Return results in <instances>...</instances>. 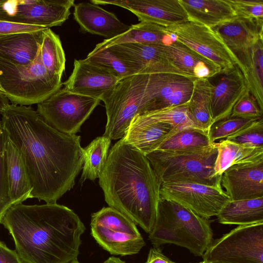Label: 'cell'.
Instances as JSON below:
<instances>
[{"instance_id":"1","label":"cell","mask_w":263,"mask_h":263,"mask_svg":"<svg viewBox=\"0 0 263 263\" xmlns=\"http://www.w3.org/2000/svg\"><path fill=\"white\" fill-rule=\"evenodd\" d=\"M1 114L3 130L24 160L32 187L30 198L57 203L73 188L83 168L80 136L58 131L30 106L9 104Z\"/></svg>"},{"instance_id":"2","label":"cell","mask_w":263,"mask_h":263,"mask_svg":"<svg viewBox=\"0 0 263 263\" xmlns=\"http://www.w3.org/2000/svg\"><path fill=\"white\" fill-rule=\"evenodd\" d=\"M2 224L23 263H69L77 259L85 230L73 210L57 203L13 205Z\"/></svg>"},{"instance_id":"3","label":"cell","mask_w":263,"mask_h":263,"mask_svg":"<svg viewBox=\"0 0 263 263\" xmlns=\"http://www.w3.org/2000/svg\"><path fill=\"white\" fill-rule=\"evenodd\" d=\"M99 179L109 206L149 234L156 219L161 183L146 156L121 139L109 151Z\"/></svg>"},{"instance_id":"4","label":"cell","mask_w":263,"mask_h":263,"mask_svg":"<svg viewBox=\"0 0 263 263\" xmlns=\"http://www.w3.org/2000/svg\"><path fill=\"white\" fill-rule=\"evenodd\" d=\"M213 235L209 219L174 201L160 199L148 239L155 247L172 243L202 256L213 241Z\"/></svg>"},{"instance_id":"5","label":"cell","mask_w":263,"mask_h":263,"mask_svg":"<svg viewBox=\"0 0 263 263\" xmlns=\"http://www.w3.org/2000/svg\"><path fill=\"white\" fill-rule=\"evenodd\" d=\"M217 142L199 148L155 150L146 155L160 182H182L208 185L221 184L215 174Z\"/></svg>"},{"instance_id":"6","label":"cell","mask_w":263,"mask_h":263,"mask_svg":"<svg viewBox=\"0 0 263 263\" xmlns=\"http://www.w3.org/2000/svg\"><path fill=\"white\" fill-rule=\"evenodd\" d=\"M61 80L51 75L43 65L40 51L26 65H17L0 58V85L12 104H39L61 87Z\"/></svg>"},{"instance_id":"7","label":"cell","mask_w":263,"mask_h":263,"mask_svg":"<svg viewBox=\"0 0 263 263\" xmlns=\"http://www.w3.org/2000/svg\"><path fill=\"white\" fill-rule=\"evenodd\" d=\"M149 75L134 74L121 79L101 98L107 123L103 135L110 140L123 138L133 119L146 112V89Z\"/></svg>"},{"instance_id":"8","label":"cell","mask_w":263,"mask_h":263,"mask_svg":"<svg viewBox=\"0 0 263 263\" xmlns=\"http://www.w3.org/2000/svg\"><path fill=\"white\" fill-rule=\"evenodd\" d=\"M90 226L93 237L111 254H135L145 245L136 224L110 206L93 213Z\"/></svg>"},{"instance_id":"9","label":"cell","mask_w":263,"mask_h":263,"mask_svg":"<svg viewBox=\"0 0 263 263\" xmlns=\"http://www.w3.org/2000/svg\"><path fill=\"white\" fill-rule=\"evenodd\" d=\"M101 100L60 88L37 104V111L43 120L58 131L68 134L80 132Z\"/></svg>"},{"instance_id":"10","label":"cell","mask_w":263,"mask_h":263,"mask_svg":"<svg viewBox=\"0 0 263 263\" xmlns=\"http://www.w3.org/2000/svg\"><path fill=\"white\" fill-rule=\"evenodd\" d=\"M263 222L238 226L213 240L202 256L219 263H263Z\"/></svg>"},{"instance_id":"11","label":"cell","mask_w":263,"mask_h":263,"mask_svg":"<svg viewBox=\"0 0 263 263\" xmlns=\"http://www.w3.org/2000/svg\"><path fill=\"white\" fill-rule=\"evenodd\" d=\"M73 0H0V20L50 28L69 17Z\"/></svg>"},{"instance_id":"12","label":"cell","mask_w":263,"mask_h":263,"mask_svg":"<svg viewBox=\"0 0 263 263\" xmlns=\"http://www.w3.org/2000/svg\"><path fill=\"white\" fill-rule=\"evenodd\" d=\"M160 198L178 203L207 219L216 216L230 201L221 184L208 185L182 182L161 183Z\"/></svg>"},{"instance_id":"13","label":"cell","mask_w":263,"mask_h":263,"mask_svg":"<svg viewBox=\"0 0 263 263\" xmlns=\"http://www.w3.org/2000/svg\"><path fill=\"white\" fill-rule=\"evenodd\" d=\"M166 28L175 35L176 41L210 60L221 70L237 65L234 57L212 28L191 21Z\"/></svg>"},{"instance_id":"14","label":"cell","mask_w":263,"mask_h":263,"mask_svg":"<svg viewBox=\"0 0 263 263\" xmlns=\"http://www.w3.org/2000/svg\"><path fill=\"white\" fill-rule=\"evenodd\" d=\"M195 79L175 73L149 75L146 112L187 104Z\"/></svg>"},{"instance_id":"15","label":"cell","mask_w":263,"mask_h":263,"mask_svg":"<svg viewBox=\"0 0 263 263\" xmlns=\"http://www.w3.org/2000/svg\"><path fill=\"white\" fill-rule=\"evenodd\" d=\"M212 29L234 57L242 72L249 62L253 46L262 38L263 20L237 16Z\"/></svg>"},{"instance_id":"16","label":"cell","mask_w":263,"mask_h":263,"mask_svg":"<svg viewBox=\"0 0 263 263\" xmlns=\"http://www.w3.org/2000/svg\"><path fill=\"white\" fill-rule=\"evenodd\" d=\"M97 5H112L126 9L141 22H149L165 27L189 21L179 0H92Z\"/></svg>"},{"instance_id":"17","label":"cell","mask_w":263,"mask_h":263,"mask_svg":"<svg viewBox=\"0 0 263 263\" xmlns=\"http://www.w3.org/2000/svg\"><path fill=\"white\" fill-rule=\"evenodd\" d=\"M208 79L212 86L213 125L230 116L234 106L248 89L243 73L237 65L221 70Z\"/></svg>"},{"instance_id":"18","label":"cell","mask_w":263,"mask_h":263,"mask_svg":"<svg viewBox=\"0 0 263 263\" xmlns=\"http://www.w3.org/2000/svg\"><path fill=\"white\" fill-rule=\"evenodd\" d=\"M109 48L130 63L138 74L175 73L186 77L168 59L164 44H123Z\"/></svg>"},{"instance_id":"19","label":"cell","mask_w":263,"mask_h":263,"mask_svg":"<svg viewBox=\"0 0 263 263\" xmlns=\"http://www.w3.org/2000/svg\"><path fill=\"white\" fill-rule=\"evenodd\" d=\"M221 185L230 201L263 197V160L231 166L222 173Z\"/></svg>"},{"instance_id":"20","label":"cell","mask_w":263,"mask_h":263,"mask_svg":"<svg viewBox=\"0 0 263 263\" xmlns=\"http://www.w3.org/2000/svg\"><path fill=\"white\" fill-rule=\"evenodd\" d=\"M120 80L85 59H75L70 76L62 84L71 92L101 100Z\"/></svg>"},{"instance_id":"21","label":"cell","mask_w":263,"mask_h":263,"mask_svg":"<svg viewBox=\"0 0 263 263\" xmlns=\"http://www.w3.org/2000/svg\"><path fill=\"white\" fill-rule=\"evenodd\" d=\"M73 16L82 30L106 39L123 34L130 27L121 22L114 13L91 2L76 4Z\"/></svg>"},{"instance_id":"22","label":"cell","mask_w":263,"mask_h":263,"mask_svg":"<svg viewBox=\"0 0 263 263\" xmlns=\"http://www.w3.org/2000/svg\"><path fill=\"white\" fill-rule=\"evenodd\" d=\"M173 129L169 124L144 113L133 119L122 139L146 156L155 151Z\"/></svg>"},{"instance_id":"23","label":"cell","mask_w":263,"mask_h":263,"mask_svg":"<svg viewBox=\"0 0 263 263\" xmlns=\"http://www.w3.org/2000/svg\"><path fill=\"white\" fill-rule=\"evenodd\" d=\"M3 134L9 193L15 205L30 198L32 187L21 153L7 134Z\"/></svg>"},{"instance_id":"24","label":"cell","mask_w":263,"mask_h":263,"mask_svg":"<svg viewBox=\"0 0 263 263\" xmlns=\"http://www.w3.org/2000/svg\"><path fill=\"white\" fill-rule=\"evenodd\" d=\"M44 30L1 37L0 58L17 65L32 63L40 52Z\"/></svg>"},{"instance_id":"25","label":"cell","mask_w":263,"mask_h":263,"mask_svg":"<svg viewBox=\"0 0 263 263\" xmlns=\"http://www.w3.org/2000/svg\"><path fill=\"white\" fill-rule=\"evenodd\" d=\"M164 50L172 63L186 77L208 78L221 70L212 61L177 41L164 45Z\"/></svg>"},{"instance_id":"26","label":"cell","mask_w":263,"mask_h":263,"mask_svg":"<svg viewBox=\"0 0 263 263\" xmlns=\"http://www.w3.org/2000/svg\"><path fill=\"white\" fill-rule=\"evenodd\" d=\"M189 21L210 28L237 17L228 0H179Z\"/></svg>"},{"instance_id":"27","label":"cell","mask_w":263,"mask_h":263,"mask_svg":"<svg viewBox=\"0 0 263 263\" xmlns=\"http://www.w3.org/2000/svg\"><path fill=\"white\" fill-rule=\"evenodd\" d=\"M176 41L175 35L166 27L149 22H140L118 36L105 39L96 45L92 51L106 49L123 44H162L168 45Z\"/></svg>"},{"instance_id":"28","label":"cell","mask_w":263,"mask_h":263,"mask_svg":"<svg viewBox=\"0 0 263 263\" xmlns=\"http://www.w3.org/2000/svg\"><path fill=\"white\" fill-rule=\"evenodd\" d=\"M220 223L238 226L263 222V197L229 201L216 216Z\"/></svg>"},{"instance_id":"29","label":"cell","mask_w":263,"mask_h":263,"mask_svg":"<svg viewBox=\"0 0 263 263\" xmlns=\"http://www.w3.org/2000/svg\"><path fill=\"white\" fill-rule=\"evenodd\" d=\"M215 174L221 176L231 166L263 160V148L249 147L223 139L217 142Z\"/></svg>"},{"instance_id":"30","label":"cell","mask_w":263,"mask_h":263,"mask_svg":"<svg viewBox=\"0 0 263 263\" xmlns=\"http://www.w3.org/2000/svg\"><path fill=\"white\" fill-rule=\"evenodd\" d=\"M211 91L212 86L208 78H197L194 81L192 96L187 103L193 120L208 135L212 125Z\"/></svg>"},{"instance_id":"31","label":"cell","mask_w":263,"mask_h":263,"mask_svg":"<svg viewBox=\"0 0 263 263\" xmlns=\"http://www.w3.org/2000/svg\"><path fill=\"white\" fill-rule=\"evenodd\" d=\"M40 57L47 71L61 80L65 68V52L59 35L50 28H46L43 31Z\"/></svg>"},{"instance_id":"32","label":"cell","mask_w":263,"mask_h":263,"mask_svg":"<svg viewBox=\"0 0 263 263\" xmlns=\"http://www.w3.org/2000/svg\"><path fill=\"white\" fill-rule=\"evenodd\" d=\"M111 140L103 135L97 137L83 148L84 163L81 180L93 181L99 178L105 166Z\"/></svg>"},{"instance_id":"33","label":"cell","mask_w":263,"mask_h":263,"mask_svg":"<svg viewBox=\"0 0 263 263\" xmlns=\"http://www.w3.org/2000/svg\"><path fill=\"white\" fill-rule=\"evenodd\" d=\"M248 89L263 111V39L253 46L249 62L242 72Z\"/></svg>"},{"instance_id":"34","label":"cell","mask_w":263,"mask_h":263,"mask_svg":"<svg viewBox=\"0 0 263 263\" xmlns=\"http://www.w3.org/2000/svg\"><path fill=\"white\" fill-rule=\"evenodd\" d=\"M212 143L209 135L191 128L173 129L156 150L175 151L209 146Z\"/></svg>"},{"instance_id":"35","label":"cell","mask_w":263,"mask_h":263,"mask_svg":"<svg viewBox=\"0 0 263 263\" xmlns=\"http://www.w3.org/2000/svg\"><path fill=\"white\" fill-rule=\"evenodd\" d=\"M85 59L121 80L137 74L136 69L130 63L109 48L98 51L92 50Z\"/></svg>"},{"instance_id":"36","label":"cell","mask_w":263,"mask_h":263,"mask_svg":"<svg viewBox=\"0 0 263 263\" xmlns=\"http://www.w3.org/2000/svg\"><path fill=\"white\" fill-rule=\"evenodd\" d=\"M145 113L156 120L169 124L173 128L177 129L191 128L206 133L193 120L189 112L187 104Z\"/></svg>"},{"instance_id":"37","label":"cell","mask_w":263,"mask_h":263,"mask_svg":"<svg viewBox=\"0 0 263 263\" xmlns=\"http://www.w3.org/2000/svg\"><path fill=\"white\" fill-rule=\"evenodd\" d=\"M249 147L263 148V119H256L226 139Z\"/></svg>"},{"instance_id":"38","label":"cell","mask_w":263,"mask_h":263,"mask_svg":"<svg viewBox=\"0 0 263 263\" xmlns=\"http://www.w3.org/2000/svg\"><path fill=\"white\" fill-rule=\"evenodd\" d=\"M256 119L229 116L214 123L210 127L209 137L212 143L226 139Z\"/></svg>"},{"instance_id":"39","label":"cell","mask_w":263,"mask_h":263,"mask_svg":"<svg viewBox=\"0 0 263 263\" xmlns=\"http://www.w3.org/2000/svg\"><path fill=\"white\" fill-rule=\"evenodd\" d=\"M13 205L9 193L3 133L0 138V223H2L8 211Z\"/></svg>"},{"instance_id":"40","label":"cell","mask_w":263,"mask_h":263,"mask_svg":"<svg viewBox=\"0 0 263 263\" xmlns=\"http://www.w3.org/2000/svg\"><path fill=\"white\" fill-rule=\"evenodd\" d=\"M262 112L248 90L235 105L230 116L258 119L262 118Z\"/></svg>"},{"instance_id":"41","label":"cell","mask_w":263,"mask_h":263,"mask_svg":"<svg viewBox=\"0 0 263 263\" xmlns=\"http://www.w3.org/2000/svg\"><path fill=\"white\" fill-rule=\"evenodd\" d=\"M228 2L237 16L263 20L262 0H228Z\"/></svg>"},{"instance_id":"42","label":"cell","mask_w":263,"mask_h":263,"mask_svg":"<svg viewBox=\"0 0 263 263\" xmlns=\"http://www.w3.org/2000/svg\"><path fill=\"white\" fill-rule=\"evenodd\" d=\"M46 28H47L0 20V37L19 32L39 31Z\"/></svg>"},{"instance_id":"43","label":"cell","mask_w":263,"mask_h":263,"mask_svg":"<svg viewBox=\"0 0 263 263\" xmlns=\"http://www.w3.org/2000/svg\"><path fill=\"white\" fill-rule=\"evenodd\" d=\"M0 263H23L15 251L0 240Z\"/></svg>"},{"instance_id":"44","label":"cell","mask_w":263,"mask_h":263,"mask_svg":"<svg viewBox=\"0 0 263 263\" xmlns=\"http://www.w3.org/2000/svg\"><path fill=\"white\" fill-rule=\"evenodd\" d=\"M146 262L147 263H176L163 255L157 247L150 249Z\"/></svg>"},{"instance_id":"45","label":"cell","mask_w":263,"mask_h":263,"mask_svg":"<svg viewBox=\"0 0 263 263\" xmlns=\"http://www.w3.org/2000/svg\"><path fill=\"white\" fill-rule=\"evenodd\" d=\"M9 104V100L6 96L0 92V113L2 114Z\"/></svg>"},{"instance_id":"46","label":"cell","mask_w":263,"mask_h":263,"mask_svg":"<svg viewBox=\"0 0 263 263\" xmlns=\"http://www.w3.org/2000/svg\"><path fill=\"white\" fill-rule=\"evenodd\" d=\"M103 263H125V261L121 260L119 258L115 256L109 257Z\"/></svg>"},{"instance_id":"47","label":"cell","mask_w":263,"mask_h":263,"mask_svg":"<svg viewBox=\"0 0 263 263\" xmlns=\"http://www.w3.org/2000/svg\"><path fill=\"white\" fill-rule=\"evenodd\" d=\"M3 133V130L2 126L1 121H0V138L2 137Z\"/></svg>"},{"instance_id":"48","label":"cell","mask_w":263,"mask_h":263,"mask_svg":"<svg viewBox=\"0 0 263 263\" xmlns=\"http://www.w3.org/2000/svg\"><path fill=\"white\" fill-rule=\"evenodd\" d=\"M198 263H219V262H209V261H202L201 262H199Z\"/></svg>"},{"instance_id":"49","label":"cell","mask_w":263,"mask_h":263,"mask_svg":"<svg viewBox=\"0 0 263 263\" xmlns=\"http://www.w3.org/2000/svg\"><path fill=\"white\" fill-rule=\"evenodd\" d=\"M69 263H80V262L78 261L77 259H74V260L69 262Z\"/></svg>"},{"instance_id":"50","label":"cell","mask_w":263,"mask_h":263,"mask_svg":"<svg viewBox=\"0 0 263 263\" xmlns=\"http://www.w3.org/2000/svg\"><path fill=\"white\" fill-rule=\"evenodd\" d=\"M0 92L4 95V91L1 87V85H0Z\"/></svg>"},{"instance_id":"51","label":"cell","mask_w":263,"mask_h":263,"mask_svg":"<svg viewBox=\"0 0 263 263\" xmlns=\"http://www.w3.org/2000/svg\"><path fill=\"white\" fill-rule=\"evenodd\" d=\"M145 263H147V262H146Z\"/></svg>"}]
</instances>
